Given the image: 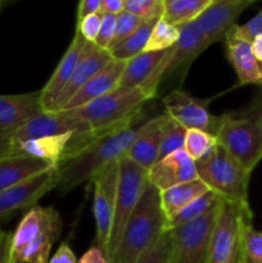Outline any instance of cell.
I'll return each instance as SVG.
<instances>
[{
    "mask_svg": "<svg viewBox=\"0 0 262 263\" xmlns=\"http://www.w3.org/2000/svg\"><path fill=\"white\" fill-rule=\"evenodd\" d=\"M198 179L195 162L184 149L159 159L148 171V181L159 192Z\"/></svg>",
    "mask_w": 262,
    "mask_h": 263,
    "instance_id": "obj_18",
    "label": "cell"
},
{
    "mask_svg": "<svg viewBox=\"0 0 262 263\" xmlns=\"http://www.w3.org/2000/svg\"><path fill=\"white\" fill-rule=\"evenodd\" d=\"M240 112L246 113V115L256 116V117L262 118V85H259L258 86V89H257V94L254 95L253 100L249 103L248 107L241 109Z\"/></svg>",
    "mask_w": 262,
    "mask_h": 263,
    "instance_id": "obj_42",
    "label": "cell"
},
{
    "mask_svg": "<svg viewBox=\"0 0 262 263\" xmlns=\"http://www.w3.org/2000/svg\"><path fill=\"white\" fill-rule=\"evenodd\" d=\"M77 263H109V261L98 247H92L80 258V261H77Z\"/></svg>",
    "mask_w": 262,
    "mask_h": 263,
    "instance_id": "obj_44",
    "label": "cell"
},
{
    "mask_svg": "<svg viewBox=\"0 0 262 263\" xmlns=\"http://www.w3.org/2000/svg\"><path fill=\"white\" fill-rule=\"evenodd\" d=\"M110 61H112V57L108 53V50L99 48L94 43H87L81 58L77 62L76 67H74V71L72 73L71 79H69L68 84L66 85V87H64V90L59 95L58 100H57L54 112L64 109L67 103L74 97V94L94 74H97L100 69L104 68Z\"/></svg>",
    "mask_w": 262,
    "mask_h": 263,
    "instance_id": "obj_19",
    "label": "cell"
},
{
    "mask_svg": "<svg viewBox=\"0 0 262 263\" xmlns=\"http://www.w3.org/2000/svg\"><path fill=\"white\" fill-rule=\"evenodd\" d=\"M59 179L58 167H51L26 181L0 192V221L15 212L35 207L39 199L50 190L57 189Z\"/></svg>",
    "mask_w": 262,
    "mask_h": 263,
    "instance_id": "obj_14",
    "label": "cell"
},
{
    "mask_svg": "<svg viewBox=\"0 0 262 263\" xmlns=\"http://www.w3.org/2000/svg\"><path fill=\"white\" fill-rule=\"evenodd\" d=\"M211 2L212 0H163L162 20L175 27L188 25L194 22Z\"/></svg>",
    "mask_w": 262,
    "mask_h": 263,
    "instance_id": "obj_26",
    "label": "cell"
},
{
    "mask_svg": "<svg viewBox=\"0 0 262 263\" xmlns=\"http://www.w3.org/2000/svg\"><path fill=\"white\" fill-rule=\"evenodd\" d=\"M221 202L222 199L197 220L167 230L170 263H207L211 236Z\"/></svg>",
    "mask_w": 262,
    "mask_h": 263,
    "instance_id": "obj_10",
    "label": "cell"
},
{
    "mask_svg": "<svg viewBox=\"0 0 262 263\" xmlns=\"http://www.w3.org/2000/svg\"><path fill=\"white\" fill-rule=\"evenodd\" d=\"M251 46H252V51H253L254 57H256V58L262 63V36L257 37L256 40L251 44Z\"/></svg>",
    "mask_w": 262,
    "mask_h": 263,
    "instance_id": "obj_45",
    "label": "cell"
},
{
    "mask_svg": "<svg viewBox=\"0 0 262 263\" xmlns=\"http://www.w3.org/2000/svg\"><path fill=\"white\" fill-rule=\"evenodd\" d=\"M253 3V0H212L194 25L210 45L223 43L228 33L238 25L239 15Z\"/></svg>",
    "mask_w": 262,
    "mask_h": 263,
    "instance_id": "obj_16",
    "label": "cell"
},
{
    "mask_svg": "<svg viewBox=\"0 0 262 263\" xmlns=\"http://www.w3.org/2000/svg\"><path fill=\"white\" fill-rule=\"evenodd\" d=\"M223 43L226 57L238 76L239 85H262V63L254 57L251 44L234 37L230 32Z\"/></svg>",
    "mask_w": 262,
    "mask_h": 263,
    "instance_id": "obj_22",
    "label": "cell"
},
{
    "mask_svg": "<svg viewBox=\"0 0 262 263\" xmlns=\"http://www.w3.org/2000/svg\"><path fill=\"white\" fill-rule=\"evenodd\" d=\"M0 8H2V2H0Z\"/></svg>",
    "mask_w": 262,
    "mask_h": 263,
    "instance_id": "obj_46",
    "label": "cell"
},
{
    "mask_svg": "<svg viewBox=\"0 0 262 263\" xmlns=\"http://www.w3.org/2000/svg\"><path fill=\"white\" fill-rule=\"evenodd\" d=\"M146 184H148V170L143 168L127 157H123L118 161L115 213H113L112 229H110L109 241L105 253V257L109 262L117 252L126 222L140 200Z\"/></svg>",
    "mask_w": 262,
    "mask_h": 263,
    "instance_id": "obj_9",
    "label": "cell"
},
{
    "mask_svg": "<svg viewBox=\"0 0 262 263\" xmlns=\"http://www.w3.org/2000/svg\"><path fill=\"white\" fill-rule=\"evenodd\" d=\"M86 44L87 41L82 37L79 31H76L63 58L61 59L57 68L54 69L53 74L48 80L45 86L40 90L41 107L45 112H54L57 100H58L59 95L62 94L66 85L68 84L69 79L74 71V67L84 53Z\"/></svg>",
    "mask_w": 262,
    "mask_h": 263,
    "instance_id": "obj_17",
    "label": "cell"
},
{
    "mask_svg": "<svg viewBox=\"0 0 262 263\" xmlns=\"http://www.w3.org/2000/svg\"><path fill=\"white\" fill-rule=\"evenodd\" d=\"M186 131H188L186 128L182 127L180 123H177L176 121H174L171 117L167 116L166 122H164L161 146H159L158 161L163 158V157L174 153V152L180 151V149H184Z\"/></svg>",
    "mask_w": 262,
    "mask_h": 263,
    "instance_id": "obj_30",
    "label": "cell"
},
{
    "mask_svg": "<svg viewBox=\"0 0 262 263\" xmlns=\"http://www.w3.org/2000/svg\"><path fill=\"white\" fill-rule=\"evenodd\" d=\"M234 37L252 44L257 37L262 36V9L244 25H235L230 31Z\"/></svg>",
    "mask_w": 262,
    "mask_h": 263,
    "instance_id": "obj_35",
    "label": "cell"
},
{
    "mask_svg": "<svg viewBox=\"0 0 262 263\" xmlns=\"http://www.w3.org/2000/svg\"><path fill=\"white\" fill-rule=\"evenodd\" d=\"M154 25H156V22H153V21H143V23L130 36H127L125 40H122L120 44L108 50L112 59L127 62L134 57L143 53L145 50V46L148 44L149 37H151Z\"/></svg>",
    "mask_w": 262,
    "mask_h": 263,
    "instance_id": "obj_27",
    "label": "cell"
},
{
    "mask_svg": "<svg viewBox=\"0 0 262 263\" xmlns=\"http://www.w3.org/2000/svg\"><path fill=\"white\" fill-rule=\"evenodd\" d=\"M126 62L122 61H112L100 69L97 74L91 77L79 91L74 94V97L67 103L64 109H74V108L82 107V105L89 104L92 100L113 91L120 86V80L125 69Z\"/></svg>",
    "mask_w": 262,
    "mask_h": 263,
    "instance_id": "obj_21",
    "label": "cell"
},
{
    "mask_svg": "<svg viewBox=\"0 0 262 263\" xmlns=\"http://www.w3.org/2000/svg\"><path fill=\"white\" fill-rule=\"evenodd\" d=\"M125 10V0H102L100 12L102 14L118 15Z\"/></svg>",
    "mask_w": 262,
    "mask_h": 263,
    "instance_id": "obj_43",
    "label": "cell"
},
{
    "mask_svg": "<svg viewBox=\"0 0 262 263\" xmlns=\"http://www.w3.org/2000/svg\"><path fill=\"white\" fill-rule=\"evenodd\" d=\"M221 199H222V198H220L216 193L210 190V192H207L205 194H203L202 197L193 200L190 204H188L186 207L182 208L175 217H172L171 220L169 221V223H167V229L170 230V229L172 228H176V226L184 225V223L190 222V221L197 220L200 216L207 213L211 208H213L216 204H218Z\"/></svg>",
    "mask_w": 262,
    "mask_h": 263,
    "instance_id": "obj_28",
    "label": "cell"
},
{
    "mask_svg": "<svg viewBox=\"0 0 262 263\" xmlns=\"http://www.w3.org/2000/svg\"><path fill=\"white\" fill-rule=\"evenodd\" d=\"M145 121L146 118H141L126 127L97 135L76 156L58 164V192L66 194L79 185L91 181L104 167L123 158Z\"/></svg>",
    "mask_w": 262,
    "mask_h": 263,
    "instance_id": "obj_1",
    "label": "cell"
},
{
    "mask_svg": "<svg viewBox=\"0 0 262 263\" xmlns=\"http://www.w3.org/2000/svg\"><path fill=\"white\" fill-rule=\"evenodd\" d=\"M149 97L141 87H120L72 110L90 130L99 134L112 133L145 118L144 105ZM67 110V109H66Z\"/></svg>",
    "mask_w": 262,
    "mask_h": 263,
    "instance_id": "obj_4",
    "label": "cell"
},
{
    "mask_svg": "<svg viewBox=\"0 0 262 263\" xmlns=\"http://www.w3.org/2000/svg\"><path fill=\"white\" fill-rule=\"evenodd\" d=\"M179 31L177 43L166 50L156 71L140 86L151 100L158 97L163 84L177 82V89L180 90L193 62L210 46L194 22L180 26Z\"/></svg>",
    "mask_w": 262,
    "mask_h": 263,
    "instance_id": "obj_5",
    "label": "cell"
},
{
    "mask_svg": "<svg viewBox=\"0 0 262 263\" xmlns=\"http://www.w3.org/2000/svg\"><path fill=\"white\" fill-rule=\"evenodd\" d=\"M166 117V113H162L146 120L125 157L149 171L158 161Z\"/></svg>",
    "mask_w": 262,
    "mask_h": 263,
    "instance_id": "obj_20",
    "label": "cell"
},
{
    "mask_svg": "<svg viewBox=\"0 0 262 263\" xmlns=\"http://www.w3.org/2000/svg\"><path fill=\"white\" fill-rule=\"evenodd\" d=\"M166 51H143L126 62L120 87H140L156 71Z\"/></svg>",
    "mask_w": 262,
    "mask_h": 263,
    "instance_id": "obj_25",
    "label": "cell"
},
{
    "mask_svg": "<svg viewBox=\"0 0 262 263\" xmlns=\"http://www.w3.org/2000/svg\"><path fill=\"white\" fill-rule=\"evenodd\" d=\"M164 113L186 130H200L216 136L221 125V116L208 110L207 100L197 99L184 90H172L162 99Z\"/></svg>",
    "mask_w": 262,
    "mask_h": 263,
    "instance_id": "obj_11",
    "label": "cell"
},
{
    "mask_svg": "<svg viewBox=\"0 0 262 263\" xmlns=\"http://www.w3.org/2000/svg\"><path fill=\"white\" fill-rule=\"evenodd\" d=\"M216 140L252 175L262 161V118L243 112L221 115Z\"/></svg>",
    "mask_w": 262,
    "mask_h": 263,
    "instance_id": "obj_7",
    "label": "cell"
},
{
    "mask_svg": "<svg viewBox=\"0 0 262 263\" xmlns=\"http://www.w3.org/2000/svg\"><path fill=\"white\" fill-rule=\"evenodd\" d=\"M49 263H77V259L71 247L68 246V243L64 241L58 247V249H57V252L51 257Z\"/></svg>",
    "mask_w": 262,
    "mask_h": 263,
    "instance_id": "obj_40",
    "label": "cell"
},
{
    "mask_svg": "<svg viewBox=\"0 0 262 263\" xmlns=\"http://www.w3.org/2000/svg\"><path fill=\"white\" fill-rule=\"evenodd\" d=\"M100 7H102V0H81L77 5V22L89 15L99 13Z\"/></svg>",
    "mask_w": 262,
    "mask_h": 263,
    "instance_id": "obj_39",
    "label": "cell"
},
{
    "mask_svg": "<svg viewBox=\"0 0 262 263\" xmlns=\"http://www.w3.org/2000/svg\"><path fill=\"white\" fill-rule=\"evenodd\" d=\"M207 192H210V189L199 179L192 180V181L184 182V184L176 185V186H172L170 189L161 192V207L167 220V223L182 208H185L193 200L202 197Z\"/></svg>",
    "mask_w": 262,
    "mask_h": 263,
    "instance_id": "obj_24",
    "label": "cell"
},
{
    "mask_svg": "<svg viewBox=\"0 0 262 263\" xmlns=\"http://www.w3.org/2000/svg\"><path fill=\"white\" fill-rule=\"evenodd\" d=\"M89 126L80 120L72 110H58V112H41L35 117L23 123L10 138L8 156H13L17 148L25 141L43 136L61 135L67 133H86Z\"/></svg>",
    "mask_w": 262,
    "mask_h": 263,
    "instance_id": "obj_12",
    "label": "cell"
},
{
    "mask_svg": "<svg viewBox=\"0 0 262 263\" xmlns=\"http://www.w3.org/2000/svg\"><path fill=\"white\" fill-rule=\"evenodd\" d=\"M143 23V20H140L136 15L131 14V13L123 10L118 15H116V30H115V37H113L112 44H110L109 49L120 44L121 41L125 40L127 36H130L139 26ZM108 49V50H109Z\"/></svg>",
    "mask_w": 262,
    "mask_h": 263,
    "instance_id": "obj_34",
    "label": "cell"
},
{
    "mask_svg": "<svg viewBox=\"0 0 262 263\" xmlns=\"http://www.w3.org/2000/svg\"><path fill=\"white\" fill-rule=\"evenodd\" d=\"M179 27L171 26L161 18L154 25L144 51H166L179 40Z\"/></svg>",
    "mask_w": 262,
    "mask_h": 263,
    "instance_id": "obj_29",
    "label": "cell"
},
{
    "mask_svg": "<svg viewBox=\"0 0 262 263\" xmlns=\"http://www.w3.org/2000/svg\"><path fill=\"white\" fill-rule=\"evenodd\" d=\"M135 263H170L169 261V233H164L151 248L146 249Z\"/></svg>",
    "mask_w": 262,
    "mask_h": 263,
    "instance_id": "obj_36",
    "label": "cell"
},
{
    "mask_svg": "<svg viewBox=\"0 0 262 263\" xmlns=\"http://www.w3.org/2000/svg\"><path fill=\"white\" fill-rule=\"evenodd\" d=\"M61 231L62 220L55 208H30L12 235L10 263H49Z\"/></svg>",
    "mask_w": 262,
    "mask_h": 263,
    "instance_id": "obj_3",
    "label": "cell"
},
{
    "mask_svg": "<svg viewBox=\"0 0 262 263\" xmlns=\"http://www.w3.org/2000/svg\"><path fill=\"white\" fill-rule=\"evenodd\" d=\"M50 163L26 154L0 157V192L51 168Z\"/></svg>",
    "mask_w": 262,
    "mask_h": 263,
    "instance_id": "obj_23",
    "label": "cell"
},
{
    "mask_svg": "<svg viewBox=\"0 0 262 263\" xmlns=\"http://www.w3.org/2000/svg\"><path fill=\"white\" fill-rule=\"evenodd\" d=\"M13 233L0 230V263H10V246Z\"/></svg>",
    "mask_w": 262,
    "mask_h": 263,
    "instance_id": "obj_41",
    "label": "cell"
},
{
    "mask_svg": "<svg viewBox=\"0 0 262 263\" xmlns=\"http://www.w3.org/2000/svg\"><path fill=\"white\" fill-rule=\"evenodd\" d=\"M249 220H253L249 205L222 199L211 236L207 263H244L243 228Z\"/></svg>",
    "mask_w": 262,
    "mask_h": 263,
    "instance_id": "obj_8",
    "label": "cell"
},
{
    "mask_svg": "<svg viewBox=\"0 0 262 263\" xmlns=\"http://www.w3.org/2000/svg\"><path fill=\"white\" fill-rule=\"evenodd\" d=\"M167 230V220L161 207V192L148 181L126 222L120 246L109 263H135Z\"/></svg>",
    "mask_w": 262,
    "mask_h": 263,
    "instance_id": "obj_2",
    "label": "cell"
},
{
    "mask_svg": "<svg viewBox=\"0 0 262 263\" xmlns=\"http://www.w3.org/2000/svg\"><path fill=\"white\" fill-rule=\"evenodd\" d=\"M44 112L40 91L0 95V157L8 156L13 134L30 118Z\"/></svg>",
    "mask_w": 262,
    "mask_h": 263,
    "instance_id": "obj_15",
    "label": "cell"
},
{
    "mask_svg": "<svg viewBox=\"0 0 262 263\" xmlns=\"http://www.w3.org/2000/svg\"><path fill=\"white\" fill-rule=\"evenodd\" d=\"M198 179L208 189L228 202L249 205L248 187L251 174L247 172L223 146L217 145L204 157L195 162Z\"/></svg>",
    "mask_w": 262,
    "mask_h": 263,
    "instance_id": "obj_6",
    "label": "cell"
},
{
    "mask_svg": "<svg viewBox=\"0 0 262 263\" xmlns=\"http://www.w3.org/2000/svg\"><path fill=\"white\" fill-rule=\"evenodd\" d=\"M243 259L244 263H262V231L253 228V220L244 223Z\"/></svg>",
    "mask_w": 262,
    "mask_h": 263,
    "instance_id": "obj_32",
    "label": "cell"
},
{
    "mask_svg": "<svg viewBox=\"0 0 262 263\" xmlns=\"http://www.w3.org/2000/svg\"><path fill=\"white\" fill-rule=\"evenodd\" d=\"M125 10L143 21L157 22L163 15V0H125Z\"/></svg>",
    "mask_w": 262,
    "mask_h": 263,
    "instance_id": "obj_33",
    "label": "cell"
},
{
    "mask_svg": "<svg viewBox=\"0 0 262 263\" xmlns=\"http://www.w3.org/2000/svg\"><path fill=\"white\" fill-rule=\"evenodd\" d=\"M100 23H102V14L95 13V14L89 15V17L77 22L76 31L81 33V36L87 43H95L98 33H99Z\"/></svg>",
    "mask_w": 262,
    "mask_h": 263,
    "instance_id": "obj_38",
    "label": "cell"
},
{
    "mask_svg": "<svg viewBox=\"0 0 262 263\" xmlns=\"http://www.w3.org/2000/svg\"><path fill=\"white\" fill-rule=\"evenodd\" d=\"M118 181V161L108 164L91 179L94 187L95 226H97V246L103 253H107L110 229L115 213L116 193Z\"/></svg>",
    "mask_w": 262,
    "mask_h": 263,
    "instance_id": "obj_13",
    "label": "cell"
},
{
    "mask_svg": "<svg viewBox=\"0 0 262 263\" xmlns=\"http://www.w3.org/2000/svg\"><path fill=\"white\" fill-rule=\"evenodd\" d=\"M102 14V13H100ZM116 30V15L113 14H102V23H100L99 33L95 40V45L99 48L108 50L115 37Z\"/></svg>",
    "mask_w": 262,
    "mask_h": 263,
    "instance_id": "obj_37",
    "label": "cell"
},
{
    "mask_svg": "<svg viewBox=\"0 0 262 263\" xmlns=\"http://www.w3.org/2000/svg\"><path fill=\"white\" fill-rule=\"evenodd\" d=\"M217 140L215 136L200 130H188L184 143V151L194 162L204 158L215 146Z\"/></svg>",
    "mask_w": 262,
    "mask_h": 263,
    "instance_id": "obj_31",
    "label": "cell"
}]
</instances>
